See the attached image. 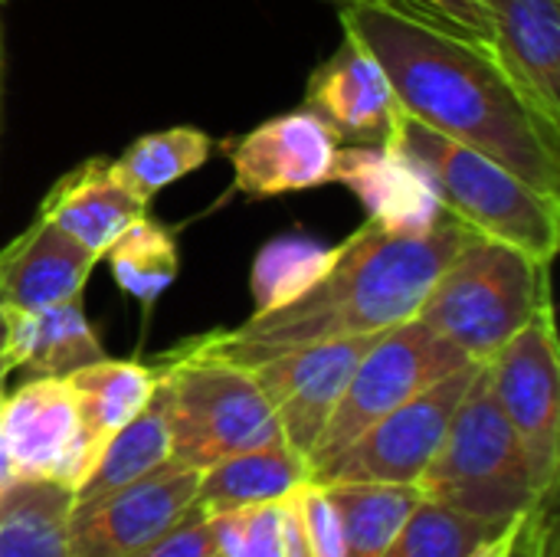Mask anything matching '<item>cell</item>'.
Segmentation results:
<instances>
[{
    "instance_id": "5b68a950",
    "label": "cell",
    "mask_w": 560,
    "mask_h": 557,
    "mask_svg": "<svg viewBox=\"0 0 560 557\" xmlns=\"http://www.w3.org/2000/svg\"><path fill=\"white\" fill-rule=\"evenodd\" d=\"M417 489L492 525H509L541 506L528 453L492 397L486 364L463 394Z\"/></svg>"
},
{
    "instance_id": "8992f818",
    "label": "cell",
    "mask_w": 560,
    "mask_h": 557,
    "mask_svg": "<svg viewBox=\"0 0 560 557\" xmlns=\"http://www.w3.org/2000/svg\"><path fill=\"white\" fill-rule=\"evenodd\" d=\"M154 368L167 401L174 463L203 473L226 456L282 440L276 414L249 368L194 351L187 341Z\"/></svg>"
},
{
    "instance_id": "d590c367",
    "label": "cell",
    "mask_w": 560,
    "mask_h": 557,
    "mask_svg": "<svg viewBox=\"0 0 560 557\" xmlns=\"http://www.w3.org/2000/svg\"><path fill=\"white\" fill-rule=\"evenodd\" d=\"M10 479H13V469H10V460H7V450H3V437H0V492L7 489Z\"/></svg>"
},
{
    "instance_id": "44dd1931",
    "label": "cell",
    "mask_w": 560,
    "mask_h": 557,
    "mask_svg": "<svg viewBox=\"0 0 560 557\" xmlns=\"http://www.w3.org/2000/svg\"><path fill=\"white\" fill-rule=\"evenodd\" d=\"M66 381L72 387L89 450L98 460L102 446L128 420H135L144 410V404L151 401V394L158 387V368L141 364V361H115L105 355V358L72 371Z\"/></svg>"
},
{
    "instance_id": "2e32d148",
    "label": "cell",
    "mask_w": 560,
    "mask_h": 557,
    "mask_svg": "<svg viewBox=\"0 0 560 557\" xmlns=\"http://www.w3.org/2000/svg\"><path fill=\"white\" fill-rule=\"evenodd\" d=\"M331 184H345L364 204L368 220L387 233L423 236L446 217L430 184L390 148H338Z\"/></svg>"
},
{
    "instance_id": "ac0fdd59",
    "label": "cell",
    "mask_w": 560,
    "mask_h": 557,
    "mask_svg": "<svg viewBox=\"0 0 560 557\" xmlns=\"http://www.w3.org/2000/svg\"><path fill=\"white\" fill-rule=\"evenodd\" d=\"M148 213V207L131 197L112 174V158H85L66 171L43 197L36 217L56 227L62 236L79 243L85 253L98 256L115 243V236Z\"/></svg>"
},
{
    "instance_id": "d6a6232c",
    "label": "cell",
    "mask_w": 560,
    "mask_h": 557,
    "mask_svg": "<svg viewBox=\"0 0 560 557\" xmlns=\"http://www.w3.org/2000/svg\"><path fill=\"white\" fill-rule=\"evenodd\" d=\"M282 557H315L295 492L282 499Z\"/></svg>"
},
{
    "instance_id": "52a82bcc",
    "label": "cell",
    "mask_w": 560,
    "mask_h": 557,
    "mask_svg": "<svg viewBox=\"0 0 560 557\" xmlns=\"http://www.w3.org/2000/svg\"><path fill=\"white\" fill-rule=\"evenodd\" d=\"M463 364H469V358L420 318L381 332L358 361L335 414L315 440L308 453V473L322 469L381 417Z\"/></svg>"
},
{
    "instance_id": "f35d334b",
    "label": "cell",
    "mask_w": 560,
    "mask_h": 557,
    "mask_svg": "<svg viewBox=\"0 0 560 557\" xmlns=\"http://www.w3.org/2000/svg\"><path fill=\"white\" fill-rule=\"evenodd\" d=\"M325 3H335V7H341V3H348V0H325Z\"/></svg>"
},
{
    "instance_id": "7402d4cb",
    "label": "cell",
    "mask_w": 560,
    "mask_h": 557,
    "mask_svg": "<svg viewBox=\"0 0 560 557\" xmlns=\"http://www.w3.org/2000/svg\"><path fill=\"white\" fill-rule=\"evenodd\" d=\"M341 525L345 557H381L423 492L410 483H318Z\"/></svg>"
},
{
    "instance_id": "8fae6325",
    "label": "cell",
    "mask_w": 560,
    "mask_h": 557,
    "mask_svg": "<svg viewBox=\"0 0 560 557\" xmlns=\"http://www.w3.org/2000/svg\"><path fill=\"white\" fill-rule=\"evenodd\" d=\"M200 473L174 460L105 496L72 502L69 557H121L167 532L197 499Z\"/></svg>"
},
{
    "instance_id": "836d02e7",
    "label": "cell",
    "mask_w": 560,
    "mask_h": 557,
    "mask_svg": "<svg viewBox=\"0 0 560 557\" xmlns=\"http://www.w3.org/2000/svg\"><path fill=\"white\" fill-rule=\"evenodd\" d=\"M548 532H541L538 525H535V515L528 512V519H525V525H522V532H518V552L522 557H551V545H548Z\"/></svg>"
},
{
    "instance_id": "4dcf8cb0",
    "label": "cell",
    "mask_w": 560,
    "mask_h": 557,
    "mask_svg": "<svg viewBox=\"0 0 560 557\" xmlns=\"http://www.w3.org/2000/svg\"><path fill=\"white\" fill-rule=\"evenodd\" d=\"M210 552H213L210 522L197 506H190L167 532H161L158 538L121 557H207Z\"/></svg>"
},
{
    "instance_id": "5bb4252c",
    "label": "cell",
    "mask_w": 560,
    "mask_h": 557,
    "mask_svg": "<svg viewBox=\"0 0 560 557\" xmlns=\"http://www.w3.org/2000/svg\"><path fill=\"white\" fill-rule=\"evenodd\" d=\"M302 108L315 112L331 128L338 144L384 148L400 118V105L384 69L348 36L308 76Z\"/></svg>"
},
{
    "instance_id": "d6986e66",
    "label": "cell",
    "mask_w": 560,
    "mask_h": 557,
    "mask_svg": "<svg viewBox=\"0 0 560 557\" xmlns=\"http://www.w3.org/2000/svg\"><path fill=\"white\" fill-rule=\"evenodd\" d=\"M3 355L23 378H69L105 358V348L85 318L82 295H75L33 312H7Z\"/></svg>"
},
{
    "instance_id": "7a4b0ae2",
    "label": "cell",
    "mask_w": 560,
    "mask_h": 557,
    "mask_svg": "<svg viewBox=\"0 0 560 557\" xmlns=\"http://www.w3.org/2000/svg\"><path fill=\"white\" fill-rule=\"evenodd\" d=\"M469 236L472 230L453 213L423 236L387 233L368 220L335 246L325 276L292 305L253 312L240 328H217L187 345L253 371L292 348L381 335L417 318L430 286Z\"/></svg>"
},
{
    "instance_id": "60d3db41",
    "label": "cell",
    "mask_w": 560,
    "mask_h": 557,
    "mask_svg": "<svg viewBox=\"0 0 560 557\" xmlns=\"http://www.w3.org/2000/svg\"><path fill=\"white\" fill-rule=\"evenodd\" d=\"M0 3H3V0H0Z\"/></svg>"
},
{
    "instance_id": "9c48e42d",
    "label": "cell",
    "mask_w": 560,
    "mask_h": 557,
    "mask_svg": "<svg viewBox=\"0 0 560 557\" xmlns=\"http://www.w3.org/2000/svg\"><path fill=\"white\" fill-rule=\"evenodd\" d=\"M479 361L440 378L436 384L413 394L407 404L368 427L354 443H348L335 460L312 473V483H410L423 476L436 456L450 420L469 391Z\"/></svg>"
},
{
    "instance_id": "30bf717a",
    "label": "cell",
    "mask_w": 560,
    "mask_h": 557,
    "mask_svg": "<svg viewBox=\"0 0 560 557\" xmlns=\"http://www.w3.org/2000/svg\"><path fill=\"white\" fill-rule=\"evenodd\" d=\"M0 437L20 479H49L75 492L95 463L66 378H26L3 394Z\"/></svg>"
},
{
    "instance_id": "ffe728a7",
    "label": "cell",
    "mask_w": 560,
    "mask_h": 557,
    "mask_svg": "<svg viewBox=\"0 0 560 557\" xmlns=\"http://www.w3.org/2000/svg\"><path fill=\"white\" fill-rule=\"evenodd\" d=\"M308 479H312L308 460L279 440V443L246 450V453H236L207 466L200 473L194 506L203 515H213V512L256 506V502H282Z\"/></svg>"
},
{
    "instance_id": "f1b7e54d",
    "label": "cell",
    "mask_w": 560,
    "mask_h": 557,
    "mask_svg": "<svg viewBox=\"0 0 560 557\" xmlns=\"http://www.w3.org/2000/svg\"><path fill=\"white\" fill-rule=\"evenodd\" d=\"M223 557H282V502H256L207 515Z\"/></svg>"
},
{
    "instance_id": "1f68e13d",
    "label": "cell",
    "mask_w": 560,
    "mask_h": 557,
    "mask_svg": "<svg viewBox=\"0 0 560 557\" xmlns=\"http://www.w3.org/2000/svg\"><path fill=\"white\" fill-rule=\"evenodd\" d=\"M295 499H299L302 522H305V532H308V542H312V555L345 557V552H341V525H338V515H335L325 489L308 479L305 486L295 489Z\"/></svg>"
},
{
    "instance_id": "e0dca14e",
    "label": "cell",
    "mask_w": 560,
    "mask_h": 557,
    "mask_svg": "<svg viewBox=\"0 0 560 557\" xmlns=\"http://www.w3.org/2000/svg\"><path fill=\"white\" fill-rule=\"evenodd\" d=\"M98 256L62 236L43 217L0 250V292L7 312H33L82 295Z\"/></svg>"
},
{
    "instance_id": "83f0119b",
    "label": "cell",
    "mask_w": 560,
    "mask_h": 557,
    "mask_svg": "<svg viewBox=\"0 0 560 557\" xmlns=\"http://www.w3.org/2000/svg\"><path fill=\"white\" fill-rule=\"evenodd\" d=\"M509 525L482 522L476 515H466L423 496L381 557H469L486 542L502 535Z\"/></svg>"
},
{
    "instance_id": "4316f807",
    "label": "cell",
    "mask_w": 560,
    "mask_h": 557,
    "mask_svg": "<svg viewBox=\"0 0 560 557\" xmlns=\"http://www.w3.org/2000/svg\"><path fill=\"white\" fill-rule=\"evenodd\" d=\"M335 246H325L312 236H279L269 240L253 263L249 289L253 312H276L305 295L328 269Z\"/></svg>"
},
{
    "instance_id": "7c38bea8",
    "label": "cell",
    "mask_w": 560,
    "mask_h": 557,
    "mask_svg": "<svg viewBox=\"0 0 560 557\" xmlns=\"http://www.w3.org/2000/svg\"><path fill=\"white\" fill-rule=\"evenodd\" d=\"M377 335L318 341L266 358L253 368V378L269 401L285 446L308 460L328 417L335 414L358 361Z\"/></svg>"
},
{
    "instance_id": "603a6c76",
    "label": "cell",
    "mask_w": 560,
    "mask_h": 557,
    "mask_svg": "<svg viewBox=\"0 0 560 557\" xmlns=\"http://www.w3.org/2000/svg\"><path fill=\"white\" fill-rule=\"evenodd\" d=\"M72 489L13 476L0 492V557H69Z\"/></svg>"
},
{
    "instance_id": "3957f363",
    "label": "cell",
    "mask_w": 560,
    "mask_h": 557,
    "mask_svg": "<svg viewBox=\"0 0 560 557\" xmlns=\"http://www.w3.org/2000/svg\"><path fill=\"white\" fill-rule=\"evenodd\" d=\"M440 197L443 210L486 240L551 266L560 243V197L541 194L489 154L466 148L400 112L390 141Z\"/></svg>"
},
{
    "instance_id": "484cf974",
    "label": "cell",
    "mask_w": 560,
    "mask_h": 557,
    "mask_svg": "<svg viewBox=\"0 0 560 557\" xmlns=\"http://www.w3.org/2000/svg\"><path fill=\"white\" fill-rule=\"evenodd\" d=\"M115 286L131 295L144 312L154 309V302L174 286L177 272H180V253H177V240L174 233L151 220L148 213H141L138 220H131L115 243L102 253Z\"/></svg>"
},
{
    "instance_id": "d4e9b609",
    "label": "cell",
    "mask_w": 560,
    "mask_h": 557,
    "mask_svg": "<svg viewBox=\"0 0 560 557\" xmlns=\"http://www.w3.org/2000/svg\"><path fill=\"white\" fill-rule=\"evenodd\" d=\"M213 154V138L194 125H174L135 138L118 158H112V174L118 184L138 197L144 207L180 177L200 171Z\"/></svg>"
},
{
    "instance_id": "277c9868",
    "label": "cell",
    "mask_w": 560,
    "mask_h": 557,
    "mask_svg": "<svg viewBox=\"0 0 560 557\" xmlns=\"http://www.w3.org/2000/svg\"><path fill=\"white\" fill-rule=\"evenodd\" d=\"M545 305H551L548 266L472 233L430 286L417 318L469 361L486 364Z\"/></svg>"
},
{
    "instance_id": "ba28073f",
    "label": "cell",
    "mask_w": 560,
    "mask_h": 557,
    "mask_svg": "<svg viewBox=\"0 0 560 557\" xmlns=\"http://www.w3.org/2000/svg\"><path fill=\"white\" fill-rule=\"evenodd\" d=\"M489 387L518 433L541 506L551 499L560 460V358L555 309L545 305L486 361Z\"/></svg>"
},
{
    "instance_id": "f546056e",
    "label": "cell",
    "mask_w": 560,
    "mask_h": 557,
    "mask_svg": "<svg viewBox=\"0 0 560 557\" xmlns=\"http://www.w3.org/2000/svg\"><path fill=\"white\" fill-rule=\"evenodd\" d=\"M371 3H381V7L404 13L423 26H433L440 33H450L466 43L492 49L489 16H486L482 0H371Z\"/></svg>"
},
{
    "instance_id": "ab89813d",
    "label": "cell",
    "mask_w": 560,
    "mask_h": 557,
    "mask_svg": "<svg viewBox=\"0 0 560 557\" xmlns=\"http://www.w3.org/2000/svg\"><path fill=\"white\" fill-rule=\"evenodd\" d=\"M207 557H223V555H220V552H217V548H213V552H210V555H207Z\"/></svg>"
},
{
    "instance_id": "4fadbf2b",
    "label": "cell",
    "mask_w": 560,
    "mask_h": 557,
    "mask_svg": "<svg viewBox=\"0 0 560 557\" xmlns=\"http://www.w3.org/2000/svg\"><path fill=\"white\" fill-rule=\"evenodd\" d=\"M338 148L331 128L308 108H292L223 141L233 164V184L249 200H272L331 184Z\"/></svg>"
},
{
    "instance_id": "74e56055",
    "label": "cell",
    "mask_w": 560,
    "mask_h": 557,
    "mask_svg": "<svg viewBox=\"0 0 560 557\" xmlns=\"http://www.w3.org/2000/svg\"><path fill=\"white\" fill-rule=\"evenodd\" d=\"M7 332V302H3V292H0V338Z\"/></svg>"
},
{
    "instance_id": "cb8c5ba5",
    "label": "cell",
    "mask_w": 560,
    "mask_h": 557,
    "mask_svg": "<svg viewBox=\"0 0 560 557\" xmlns=\"http://www.w3.org/2000/svg\"><path fill=\"white\" fill-rule=\"evenodd\" d=\"M171 460V427H167V401L161 384L154 387L151 401L144 404V410L128 420L98 453L95 466L89 469V476L79 483V489L72 492V502H85L95 496H105L112 489H121L141 476H148L151 469L164 466Z\"/></svg>"
},
{
    "instance_id": "9a60e30c",
    "label": "cell",
    "mask_w": 560,
    "mask_h": 557,
    "mask_svg": "<svg viewBox=\"0 0 560 557\" xmlns=\"http://www.w3.org/2000/svg\"><path fill=\"white\" fill-rule=\"evenodd\" d=\"M492 56L518 92L560 125V0H482Z\"/></svg>"
},
{
    "instance_id": "8d00e7d4",
    "label": "cell",
    "mask_w": 560,
    "mask_h": 557,
    "mask_svg": "<svg viewBox=\"0 0 560 557\" xmlns=\"http://www.w3.org/2000/svg\"><path fill=\"white\" fill-rule=\"evenodd\" d=\"M10 371H13V368H10V358L0 351V397L7 394V391H3V384H7V378H10Z\"/></svg>"
},
{
    "instance_id": "6da1fadb",
    "label": "cell",
    "mask_w": 560,
    "mask_h": 557,
    "mask_svg": "<svg viewBox=\"0 0 560 557\" xmlns=\"http://www.w3.org/2000/svg\"><path fill=\"white\" fill-rule=\"evenodd\" d=\"M338 16L345 36L377 59L404 115L560 197V125L518 92L492 49L371 0H348Z\"/></svg>"
},
{
    "instance_id": "e575fe53",
    "label": "cell",
    "mask_w": 560,
    "mask_h": 557,
    "mask_svg": "<svg viewBox=\"0 0 560 557\" xmlns=\"http://www.w3.org/2000/svg\"><path fill=\"white\" fill-rule=\"evenodd\" d=\"M525 519H528V515H525ZM525 519L512 522L502 535H495L492 542H486L476 555H469V557H515V542H518V532H522Z\"/></svg>"
}]
</instances>
